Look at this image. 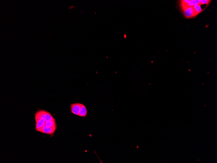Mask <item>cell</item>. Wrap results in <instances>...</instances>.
Listing matches in <instances>:
<instances>
[{"label":"cell","instance_id":"8","mask_svg":"<svg viewBox=\"0 0 217 163\" xmlns=\"http://www.w3.org/2000/svg\"><path fill=\"white\" fill-rule=\"evenodd\" d=\"M45 125L48 127H57L55 120L49 121H46Z\"/></svg>","mask_w":217,"mask_h":163},{"label":"cell","instance_id":"6","mask_svg":"<svg viewBox=\"0 0 217 163\" xmlns=\"http://www.w3.org/2000/svg\"><path fill=\"white\" fill-rule=\"evenodd\" d=\"M44 112L45 115V120L46 122L49 121L55 120L54 118L51 114L50 113L45 110H44Z\"/></svg>","mask_w":217,"mask_h":163},{"label":"cell","instance_id":"10","mask_svg":"<svg viewBox=\"0 0 217 163\" xmlns=\"http://www.w3.org/2000/svg\"><path fill=\"white\" fill-rule=\"evenodd\" d=\"M208 0H200V4H207L210 2Z\"/></svg>","mask_w":217,"mask_h":163},{"label":"cell","instance_id":"7","mask_svg":"<svg viewBox=\"0 0 217 163\" xmlns=\"http://www.w3.org/2000/svg\"><path fill=\"white\" fill-rule=\"evenodd\" d=\"M192 7H193V10H194V12H195L196 16L203 11V10L201 8V5L200 4H199L195 5Z\"/></svg>","mask_w":217,"mask_h":163},{"label":"cell","instance_id":"11","mask_svg":"<svg viewBox=\"0 0 217 163\" xmlns=\"http://www.w3.org/2000/svg\"><path fill=\"white\" fill-rule=\"evenodd\" d=\"M124 38H125V39H126V38H127V35H126V34H124Z\"/></svg>","mask_w":217,"mask_h":163},{"label":"cell","instance_id":"2","mask_svg":"<svg viewBox=\"0 0 217 163\" xmlns=\"http://www.w3.org/2000/svg\"><path fill=\"white\" fill-rule=\"evenodd\" d=\"M56 128L57 127H48L45 125L43 127L39 128L37 131L45 134H51L54 133Z\"/></svg>","mask_w":217,"mask_h":163},{"label":"cell","instance_id":"1","mask_svg":"<svg viewBox=\"0 0 217 163\" xmlns=\"http://www.w3.org/2000/svg\"><path fill=\"white\" fill-rule=\"evenodd\" d=\"M184 14L186 18H191L196 16L193 7H187L182 8Z\"/></svg>","mask_w":217,"mask_h":163},{"label":"cell","instance_id":"3","mask_svg":"<svg viewBox=\"0 0 217 163\" xmlns=\"http://www.w3.org/2000/svg\"><path fill=\"white\" fill-rule=\"evenodd\" d=\"M82 104L75 103L70 105V109L72 113L79 116Z\"/></svg>","mask_w":217,"mask_h":163},{"label":"cell","instance_id":"5","mask_svg":"<svg viewBox=\"0 0 217 163\" xmlns=\"http://www.w3.org/2000/svg\"><path fill=\"white\" fill-rule=\"evenodd\" d=\"M36 130H38L40 128L43 127L45 125L46 121L44 120H39L36 121Z\"/></svg>","mask_w":217,"mask_h":163},{"label":"cell","instance_id":"9","mask_svg":"<svg viewBox=\"0 0 217 163\" xmlns=\"http://www.w3.org/2000/svg\"><path fill=\"white\" fill-rule=\"evenodd\" d=\"M200 3V0H191L187 4V7H193L195 5L199 4Z\"/></svg>","mask_w":217,"mask_h":163},{"label":"cell","instance_id":"4","mask_svg":"<svg viewBox=\"0 0 217 163\" xmlns=\"http://www.w3.org/2000/svg\"><path fill=\"white\" fill-rule=\"evenodd\" d=\"M87 110L86 107L83 104H82L80 109L79 116L81 117H86L87 115Z\"/></svg>","mask_w":217,"mask_h":163}]
</instances>
